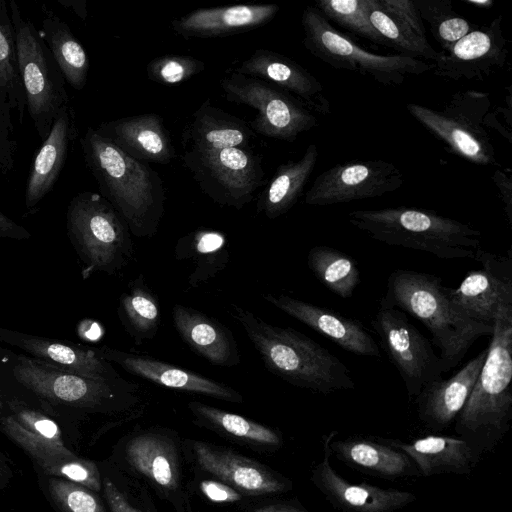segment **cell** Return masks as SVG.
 Instances as JSON below:
<instances>
[{"label": "cell", "mask_w": 512, "mask_h": 512, "mask_svg": "<svg viewBox=\"0 0 512 512\" xmlns=\"http://www.w3.org/2000/svg\"><path fill=\"white\" fill-rule=\"evenodd\" d=\"M42 487L60 512H105L91 490L69 480L41 473Z\"/></svg>", "instance_id": "b9f144b4"}, {"label": "cell", "mask_w": 512, "mask_h": 512, "mask_svg": "<svg viewBox=\"0 0 512 512\" xmlns=\"http://www.w3.org/2000/svg\"><path fill=\"white\" fill-rule=\"evenodd\" d=\"M338 433L323 436V457L311 471V481L326 501L340 512H397L416 501V495L367 483L355 484L343 478L330 463L329 444Z\"/></svg>", "instance_id": "e0dca14e"}, {"label": "cell", "mask_w": 512, "mask_h": 512, "mask_svg": "<svg viewBox=\"0 0 512 512\" xmlns=\"http://www.w3.org/2000/svg\"><path fill=\"white\" fill-rule=\"evenodd\" d=\"M229 313L254 345L264 366L287 383L328 395L355 388L347 366L305 334L264 321L235 303Z\"/></svg>", "instance_id": "277c9868"}, {"label": "cell", "mask_w": 512, "mask_h": 512, "mask_svg": "<svg viewBox=\"0 0 512 512\" xmlns=\"http://www.w3.org/2000/svg\"><path fill=\"white\" fill-rule=\"evenodd\" d=\"M41 35L65 82L82 90L88 79L89 58L67 23L42 5Z\"/></svg>", "instance_id": "836d02e7"}, {"label": "cell", "mask_w": 512, "mask_h": 512, "mask_svg": "<svg viewBox=\"0 0 512 512\" xmlns=\"http://www.w3.org/2000/svg\"><path fill=\"white\" fill-rule=\"evenodd\" d=\"M65 9L71 10L82 21L88 17L86 0H56Z\"/></svg>", "instance_id": "db71d44e"}, {"label": "cell", "mask_w": 512, "mask_h": 512, "mask_svg": "<svg viewBox=\"0 0 512 512\" xmlns=\"http://www.w3.org/2000/svg\"><path fill=\"white\" fill-rule=\"evenodd\" d=\"M347 220L377 241L430 253L443 260L475 261L482 249L478 229L433 210L407 206L358 209L350 211Z\"/></svg>", "instance_id": "8992f818"}, {"label": "cell", "mask_w": 512, "mask_h": 512, "mask_svg": "<svg viewBox=\"0 0 512 512\" xmlns=\"http://www.w3.org/2000/svg\"><path fill=\"white\" fill-rule=\"evenodd\" d=\"M506 107L499 106L494 111H489L484 119V127L497 130L507 141L512 144V92L511 86L507 87Z\"/></svg>", "instance_id": "7dc6e473"}, {"label": "cell", "mask_w": 512, "mask_h": 512, "mask_svg": "<svg viewBox=\"0 0 512 512\" xmlns=\"http://www.w3.org/2000/svg\"><path fill=\"white\" fill-rule=\"evenodd\" d=\"M205 69V63L189 55L167 54L146 66L147 77L158 84L174 85L189 80Z\"/></svg>", "instance_id": "ee69618b"}, {"label": "cell", "mask_w": 512, "mask_h": 512, "mask_svg": "<svg viewBox=\"0 0 512 512\" xmlns=\"http://www.w3.org/2000/svg\"><path fill=\"white\" fill-rule=\"evenodd\" d=\"M317 159V146L310 144L301 158L281 164L261 193L257 212L271 220L287 213L303 193Z\"/></svg>", "instance_id": "d6a6232c"}, {"label": "cell", "mask_w": 512, "mask_h": 512, "mask_svg": "<svg viewBox=\"0 0 512 512\" xmlns=\"http://www.w3.org/2000/svg\"><path fill=\"white\" fill-rule=\"evenodd\" d=\"M0 386L30 395L78 419L126 409L138 386H125L63 370L0 345Z\"/></svg>", "instance_id": "3957f363"}, {"label": "cell", "mask_w": 512, "mask_h": 512, "mask_svg": "<svg viewBox=\"0 0 512 512\" xmlns=\"http://www.w3.org/2000/svg\"><path fill=\"white\" fill-rule=\"evenodd\" d=\"M487 348L472 392L454 421L457 437L466 442L476 465L511 427L512 303L499 306Z\"/></svg>", "instance_id": "6da1fadb"}, {"label": "cell", "mask_w": 512, "mask_h": 512, "mask_svg": "<svg viewBox=\"0 0 512 512\" xmlns=\"http://www.w3.org/2000/svg\"><path fill=\"white\" fill-rule=\"evenodd\" d=\"M221 87L228 101L257 110L250 128L262 136L293 142L318 124L316 116L300 101L258 78L233 72L223 78Z\"/></svg>", "instance_id": "7c38bea8"}, {"label": "cell", "mask_w": 512, "mask_h": 512, "mask_svg": "<svg viewBox=\"0 0 512 512\" xmlns=\"http://www.w3.org/2000/svg\"><path fill=\"white\" fill-rule=\"evenodd\" d=\"M167 444L155 434H141L128 442L126 454L138 472L158 486L172 489L177 484V470L172 450Z\"/></svg>", "instance_id": "8d00e7d4"}, {"label": "cell", "mask_w": 512, "mask_h": 512, "mask_svg": "<svg viewBox=\"0 0 512 512\" xmlns=\"http://www.w3.org/2000/svg\"><path fill=\"white\" fill-rule=\"evenodd\" d=\"M378 2L414 40L424 47H432L427 40L424 22L413 0H378Z\"/></svg>", "instance_id": "f6af8a7d"}, {"label": "cell", "mask_w": 512, "mask_h": 512, "mask_svg": "<svg viewBox=\"0 0 512 512\" xmlns=\"http://www.w3.org/2000/svg\"><path fill=\"white\" fill-rule=\"evenodd\" d=\"M95 349L108 362L160 386L233 403L243 402V396L232 387L173 364L107 346Z\"/></svg>", "instance_id": "44dd1931"}, {"label": "cell", "mask_w": 512, "mask_h": 512, "mask_svg": "<svg viewBox=\"0 0 512 512\" xmlns=\"http://www.w3.org/2000/svg\"><path fill=\"white\" fill-rule=\"evenodd\" d=\"M366 15L370 26L381 37L384 46L392 47L402 55L435 60L438 52L424 47L404 31L381 7L378 0H366Z\"/></svg>", "instance_id": "60d3db41"}, {"label": "cell", "mask_w": 512, "mask_h": 512, "mask_svg": "<svg viewBox=\"0 0 512 512\" xmlns=\"http://www.w3.org/2000/svg\"><path fill=\"white\" fill-rule=\"evenodd\" d=\"M95 130L138 161L164 165L176 157L175 147L163 119L156 113L105 121Z\"/></svg>", "instance_id": "484cf974"}, {"label": "cell", "mask_w": 512, "mask_h": 512, "mask_svg": "<svg viewBox=\"0 0 512 512\" xmlns=\"http://www.w3.org/2000/svg\"><path fill=\"white\" fill-rule=\"evenodd\" d=\"M188 407L195 417L206 425L245 441L278 446L280 435L273 429L199 401H191Z\"/></svg>", "instance_id": "f35d334b"}, {"label": "cell", "mask_w": 512, "mask_h": 512, "mask_svg": "<svg viewBox=\"0 0 512 512\" xmlns=\"http://www.w3.org/2000/svg\"><path fill=\"white\" fill-rule=\"evenodd\" d=\"M76 120V112L70 102L59 112L48 136L37 150L24 190V205L28 214L38 209L57 183L70 146L79 134Z\"/></svg>", "instance_id": "cb8c5ba5"}, {"label": "cell", "mask_w": 512, "mask_h": 512, "mask_svg": "<svg viewBox=\"0 0 512 512\" xmlns=\"http://www.w3.org/2000/svg\"><path fill=\"white\" fill-rule=\"evenodd\" d=\"M490 107V94L476 90L453 94L438 110L416 103L406 105L415 120L450 152L483 166L498 165L492 141L483 125Z\"/></svg>", "instance_id": "8fae6325"}, {"label": "cell", "mask_w": 512, "mask_h": 512, "mask_svg": "<svg viewBox=\"0 0 512 512\" xmlns=\"http://www.w3.org/2000/svg\"><path fill=\"white\" fill-rule=\"evenodd\" d=\"M204 496L214 503H233L242 498V494L224 482L204 480L200 483Z\"/></svg>", "instance_id": "c3c4849f"}, {"label": "cell", "mask_w": 512, "mask_h": 512, "mask_svg": "<svg viewBox=\"0 0 512 512\" xmlns=\"http://www.w3.org/2000/svg\"><path fill=\"white\" fill-rule=\"evenodd\" d=\"M13 478V471L8 457L0 449V490L6 488Z\"/></svg>", "instance_id": "11a10c76"}, {"label": "cell", "mask_w": 512, "mask_h": 512, "mask_svg": "<svg viewBox=\"0 0 512 512\" xmlns=\"http://www.w3.org/2000/svg\"><path fill=\"white\" fill-rule=\"evenodd\" d=\"M303 45L327 65L370 77L386 86L403 84L406 76L433 69L432 63L406 55H378L364 50L337 31L314 7L307 6L301 17Z\"/></svg>", "instance_id": "30bf717a"}, {"label": "cell", "mask_w": 512, "mask_h": 512, "mask_svg": "<svg viewBox=\"0 0 512 512\" xmlns=\"http://www.w3.org/2000/svg\"><path fill=\"white\" fill-rule=\"evenodd\" d=\"M382 442L403 451L416 465L420 476L470 474L476 463L465 441L459 437L428 435L410 442L379 437Z\"/></svg>", "instance_id": "1f68e13d"}, {"label": "cell", "mask_w": 512, "mask_h": 512, "mask_svg": "<svg viewBox=\"0 0 512 512\" xmlns=\"http://www.w3.org/2000/svg\"><path fill=\"white\" fill-rule=\"evenodd\" d=\"M403 182L402 172L391 162L351 161L318 175L304 201L308 205L325 206L370 199L398 190Z\"/></svg>", "instance_id": "9a60e30c"}, {"label": "cell", "mask_w": 512, "mask_h": 512, "mask_svg": "<svg viewBox=\"0 0 512 512\" xmlns=\"http://www.w3.org/2000/svg\"><path fill=\"white\" fill-rule=\"evenodd\" d=\"M0 345L52 366L86 377L125 386H138L120 376L112 363L103 359L95 348L67 340H57L0 327Z\"/></svg>", "instance_id": "ffe728a7"}, {"label": "cell", "mask_w": 512, "mask_h": 512, "mask_svg": "<svg viewBox=\"0 0 512 512\" xmlns=\"http://www.w3.org/2000/svg\"><path fill=\"white\" fill-rule=\"evenodd\" d=\"M26 110L9 4L0 0V173L4 177L15 166L17 128L23 125Z\"/></svg>", "instance_id": "ac0fdd59"}, {"label": "cell", "mask_w": 512, "mask_h": 512, "mask_svg": "<svg viewBox=\"0 0 512 512\" xmlns=\"http://www.w3.org/2000/svg\"><path fill=\"white\" fill-rule=\"evenodd\" d=\"M48 476L69 480L91 491L101 489L100 472L96 464L81 457L60 463Z\"/></svg>", "instance_id": "bcb514c9"}, {"label": "cell", "mask_w": 512, "mask_h": 512, "mask_svg": "<svg viewBox=\"0 0 512 512\" xmlns=\"http://www.w3.org/2000/svg\"><path fill=\"white\" fill-rule=\"evenodd\" d=\"M253 512H308L297 501L266 505Z\"/></svg>", "instance_id": "f5cc1de1"}, {"label": "cell", "mask_w": 512, "mask_h": 512, "mask_svg": "<svg viewBox=\"0 0 512 512\" xmlns=\"http://www.w3.org/2000/svg\"><path fill=\"white\" fill-rule=\"evenodd\" d=\"M198 464L237 491L249 495L285 492L291 482L248 458L220 450L202 442L194 443Z\"/></svg>", "instance_id": "f1b7e54d"}, {"label": "cell", "mask_w": 512, "mask_h": 512, "mask_svg": "<svg viewBox=\"0 0 512 512\" xmlns=\"http://www.w3.org/2000/svg\"><path fill=\"white\" fill-rule=\"evenodd\" d=\"M8 4L26 109L44 141L59 112L71 101L65 80L34 23L15 0Z\"/></svg>", "instance_id": "9c48e42d"}, {"label": "cell", "mask_w": 512, "mask_h": 512, "mask_svg": "<svg viewBox=\"0 0 512 512\" xmlns=\"http://www.w3.org/2000/svg\"><path fill=\"white\" fill-rule=\"evenodd\" d=\"M307 264L317 280L342 299L352 297L360 282V271L353 258L328 246L310 249Z\"/></svg>", "instance_id": "74e56055"}, {"label": "cell", "mask_w": 512, "mask_h": 512, "mask_svg": "<svg viewBox=\"0 0 512 512\" xmlns=\"http://www.w3.org/2000/svg\"><path fill=\"white\" fill-rule=\"evenodd\" d=\"M329 447L331 455L362 474L386 480L420 476L407 454L385 444L378 436L334 438Z\"/></svg>", "instance_id": "f546056e"}, {"label": "cell", "mask_w": 512, "mask_h": 512, "mask_svg": "<svg viewBox=\"0 0 512 512\" xmlns=\"http://www.w3.org/2000/svg\"><path fill=\"white\" fill-rule=\"evenodd\" d=\"M0 237L14 240L31 238V233L0 211Z\"/></svg>", "instance_id": "816d5d0a"}, {"label": "cell", "mask_w": 512, "mask_h": 512, "mask_svg": "<svg viewBox=\"0 0 512 512\" xmlns=\"http://www.w3.org/2000/svg\"><path fill=\"white\" fill-rule=\"evenodd\" d=\"M175 258L192 265L188 284L197 287L226 268L230 259L228 240L217 230H194L178 239Z\"/></svg>", "instance_id": "e575fe53"}, {"label": "cell", "mask_w": 512, "mask_h": 512, "mask_svg": "<svg viewBox=\"0 0 512 512\" xmlns=\"http://www.w3.org/2000/svg\"><path fill=\"white\" fill-rule=\"evenodd\" d=\"M502 16L485 25H476L453 45L438 52L431 70L449 80L483 81L506 64L507 39L501 27Z\"/></svg>", "instance_id": "2e32d148"}, {"label": "cell", "mask_w": 512, "mask_h": 512, "mask_svg": "<svg viewBox=\"0 0 512 512\" xmlns=\"http://www.w3.org/2000/svg\"><path fill=\"white\" fill-rule=\"evenodd\" d=\"M119 320L136 344L151 340L160 324V307L155 294L138 276L119 298L117 308Z\"/></svg>", "instance_id": "d590c367"}, {"label": "cell", "mask_w": 512, "mask_h": 512, "mask_svg": "<svg viewBox=\"0 0 512 512\" xmlns=\"http://www.w3.org/2000/svg\"><path fill=\"white\" fill-rule=\"evenodd\" d=\"M480 249L481 269L468 272L457 288H448L453 303L469 318L493 326L503 303H512V260Z\"/></svg>", "instance_id": "d6986e66"}, {"label": "cell", "mask_w": 512, "mask_h": 512, "mask_svg": "<svg viewBox=\"0 0 512 512\" xmlns=\"http://www.w3.org/2000/svg\"><path fill=\"white\" fill-rule=\"evenodd\" d=\"M380 306L397 308L428 329L445 372L461 362L478 338L493 332V326L466 316L451 300L441 277L434 274L396 269L388 277Z\"/></svg>", "instance_id": "5b68a950"}, {"label": "cell", "mask_w": 512, "mask_h": 512, "mask_svg": "<svg viewBox=\"0 0 512 512\" xmlns=\"http://www.w3.org/2000/svg\"><path fill=\"white\" fill-rule=\"evenodd\" d=\"M103 487L111 512H141L132 506L125 496L108 479L104 480Z\"/></svg>", "instance_id": "f907efd6"}, {"label": "cell", "mask_w": 512, "mask_h": 512, "mask_svg": "<svg viewBox=\"0 0 512 512\" xmlns=\"http://www.w3.org/2000/svg\"><path fill=\"white\" fill-rule=\"evenodd\" d=\"M84 162L102 195L136 237H152L165 212L166 192L159 174L89 127L80 139Z\"/></svg>", "instance_id": "7a4b0ae2"}, {"label": "cell", "mask_w": 512, "mask_h": 512, "mask_svg": "<svg viewBox=\"0 0 512 512\" xmlns=\"http://www.w3.org/2000/svg\"><path fill=\"white\" fill-rule=\"evenodd\" d=\"M499 190V196L504 206V212L509 225L512 223V175L509 168L496 169L491 176Z\"/></svg>", "instance_id": "681fc988"}, {"label": "cell", "mask_w": 512, "mask_h": 512, "mask_svg": "<svg viewBox=\"0 0 512 512\" xmlns=\"http://www.w3.org/2000/svg\"><path fill=\"white\" fill-rule=\"evenodd\" d=\"M66 228L85 277L94 272L114 275L134 258L127 224L99 193L83 191L70 200Z\"/></svg>", "instance_id": "52a82bcc"}, {"label": "cell", "mask_w": 512, "mask_h": 512, "mask_svg": "<svg viewBox=\"0 0 512 512\" xmlns=\"http://www.w3.org/2000/svg\"><path fill=\"white\" fill-rule=\"evenodd\" d=\"M234 72L272 83L311 112L322 115L331 113L322 83L303 66L280 53L256 49Z\"/></svg>", "instance_id": "7402d4cb"}, {"label": "cell", "mask_w": 512, "mask_h": 512, "mask_svg": "<svg viewBox=\"0 0 512 512\" xmlns=\"http://www.w3.org/2000/svg\"><path fill=\"white\" fill-rule=\"evenodd\" d=\"M487 352L486 347L450 378L422 388L415 403L418 419L426 429L440 432L455 421L472 392Z\"/></svg>", "instance_id": "d4e9b609"}, {"label": "cell", "mask_w": 512, "mask_h": 512, "mask_svg": "<svg viewBox=\"0 0 512 512\" xmlns=\"http://www.w3.org/2000/svg\"><path fill=\"white\" fill-rule=\"evenodd\" d=\"M74 420L30 395L0 386V432L23 449L44 475L79 457L70 446Z\"/></svg>", "instance_id": "ba28073f"}, {"label": "cell", "mask_w": 512, "mask_h": 512, "mask_svg": "<svg viewBox=\"0 0 512 512\" xmlns=\"http://www.w3.org/2000/svg\"><path fill=\"white\" fill-rule=\"evenodd\" d=\"M277 4H237L194 10L171 23L185 38H210L242 33L270 22L279 12Z\"/></svg>", "instance_id": "83f0119b"}, {"label": "cell", "mask_w": 512, "mask_h": 512, "mask_svg": "<svg viewBox=\"0 0 512 512\" xmlns=\"http://www.w3.org/2000/svg\"><path fill=\"white\" fill-rule=\"evenodd\" d=\"M314 7L325 19L376 44L384 45L381 37L368 22L366 0H317Z\"/></svg>", "instance_id": "7bdbcfd3"}, {"label": "cell", "mask_w": 512, "mask_h": 512, "mask_svg": "<svg viewBox=\"0 0 512 512\" xmlns=\"http://www.w3.org/2000/svg\"><path fill=\"white\" fill-rule=\"evenodd\" d=\"M422 21L442 50L447 49L473 30L477 24L458 14L451 0H413Z\"/></svg>", "instance_id": "ab89813d"}, {"label": "cell", "mask_w": 512, "mask_h": 512, "mask_svg": "<svg viewBox=\"0 0 512 512\" xmlns=\"http://www.w3.org/2000/svg\"><path fill=\"white\" fill-rule=\"evenodd\" d=\"M172 319L182 340L211 364L231 367L240 363L232 332L215 318L192 307L175 304Z\"/></svg>", "instance_id": "4dcf8cb0"}, {"label": "cell", "mask_w": 512, "mask_h": 512, "mask_svg": "<svg viewBox=\"0 0 512 512\" xmlns=\"http://www.w3.org/2000/svg\"><path fill=\"white\" fill-rule=\"evenodd\" d=\"M255 134L244 120L213 106L207 99L183 129L181 159L231 147H250Z\"/></svg>", "instance_id": "4316f807"}, {"label": "cell", "mask_w": 512, "mask_h": 512, "mask_svg": "<svg viewBox=\"0 0 512 512\" xmlns=\"http://www.w3.org/2000/svg\"><path fill=\"white\" fill-rule=\"evenodd\" d=\"M201 191L215 203L242 209L265 183L260 157L251 147H231L182 159Z\"/></svg>", "instance_id": "5bb4252c"}, {"label": "cell", "mask_w": 512, "mask_h": 512, "mask_svg": "<svg viewBox=\"0 0 512 512\" xmlns=\"http://www.w3.org/2000/svg\"><path fill=\"white\" fill-rule=\"evenodd\" d=\"M371 326L391 363L400 374L410 399L445 373L429 340L397 308L378 309Z\"/></svg>", "instance_id": "4fadbf2b"}, {"label": "cell", "mask_w": 512, "mask_h": 512, "mask_svg": "<svg viewBox=\"0 0 512 512\" xmlns=\"http://www.w3.org/2000/svg\"><path fill=\"white\" fill-rule=\"evenodd\" d=\"M263 297L342 349L358 356L380 357L376 341L359 321L288 295L264 294Z\"/></svg>", "instance_id": "603a6c76"}]
</instances>
